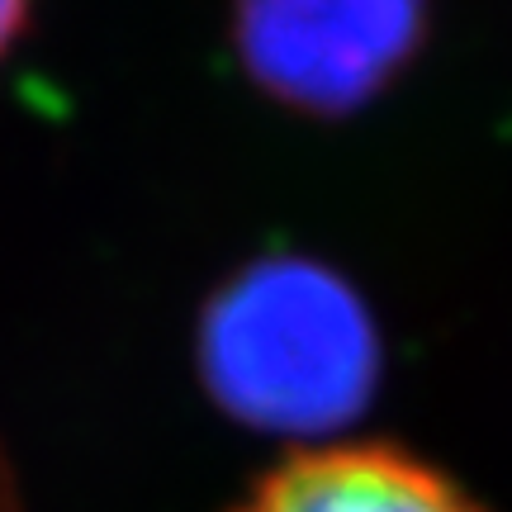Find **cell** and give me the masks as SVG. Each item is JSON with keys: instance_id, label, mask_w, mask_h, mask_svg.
<instances>
[{"instance_id": "obj_2", "label": "cell", "mask_w": 512, "mask_h": 512, "mask_svg": "<svg viewBox=\"0 0 512 512\" xmlns=\"http://www.w3.org/2000/svg\"><path fill=\"white\" fill-rule=\"evenodd\" d=\"M233 53L261 95L299 114H351L418 57L427 0H233Z\"/></svg>"}, {"instance_id": "obj_3", "label": "cell", "mask_w": 512, "mask_h": 512, "mask_svg": "<svg viewBox=\"0 0 512 512\" xmlns=\"http://www.w3.org/2000/svg\"><path fill=\"white\" fill-rule=\"evenodd\" d=\"M233 512H484L460 484L394 446L299 451Z\"/></svg>"}, {"instance_id": "obj_1", "label": "cell", "mask_w": 512, "mask_h": 512, "mask_svg": "<svg viewBox=\"0 0 512 512\" xmlns=\"http://www.w3.org/2000/svg\"><path fill=\"white\" fill-rule=\"evenodd\" d=\"M195 361L209 399L242 427L332 437L380 389V328L332 266L261 256L204 304Z\"/></svg>"}, {"instance_id": "obj_4", "label": "cell", "mask_w": 512, "mask_h": 512, "mask_svg": "<svg viewBox=\"0 0 512 512\" xmlns=\"http://www.w3.org/2000/svg\"><path fill=\"white\" fill-rule=\"evenodd\" d=\"M34 5L38 0H0V62H5V53L19 43V34L29 29Z\"/></svg>"}]
</instances>
